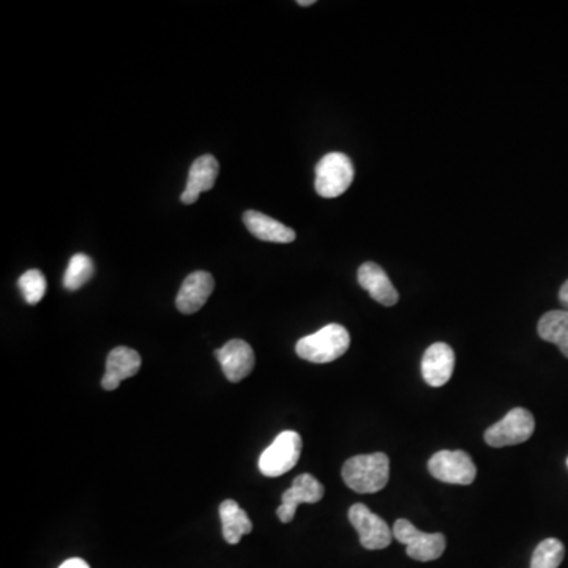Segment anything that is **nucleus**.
Returning a JSON list of instances; mask_svg holds the SVG:
<instances>
[{
	"mask_svg": "<svg viewBox=\"0 0 568 568\" xmlns=\"http://www.w3.org/2000/svg\"><path fill=\"white\" fill-rule=\"evenodd\" d=\"M324 485L311 474H302L294 479L291 488L281 496V505L277 509L281 523H291L296 510L302 504H316L324 497Z\"/></svg>",
	"mask_w": 568,
	"mask_h": 568,
	"instance_id": "1a4fd4ad",
	"label": "nucleus"
},
{
	"mask_svg": "<svg viewBox=\"0 0 568 568\" xmlns=\"http://www.w3.org/2000/svg\"><path fill=\"white\" fill-rule=\"evenodd\" d=\"M351 346V335L340 324H329L318 332L299 340L296 346L300 359L311 363H330L340 359Z\"/></svg>",
	"mask_w": 568,
	"mask_h": 568,
	"instance_id": "f03ea898",
	"label": "nucleus"
},
{
	"mask_svg": "<svg viewBox=\"0 0 568 568\" xmlns=\"http://www.w3.org/2000/svg\"><path fill=\"white\" fill-rule=\"evenodd\" d=\"M220 518L223 524V537L229 545H237L243 535L253 531V523L248 518L247 512L240 509L236 501L221 502Z\"/></svg>",
	"mask_w": 568,
	"mask_h": 568,
	"instance_id": "f3484780",
	"label": "nucleus"
},
{
	"mask_svg": "<svg viewBox=\"0 0 568 568\" xmlns=\"http://www.w3.org/2000/svg\"><path fill=\"white\" fill-rule=\"evenodd\" d=\"M564 556L565 548L561 540H543L532 554L531 568H559Z\"/></svg>",
	"mask_w": 568,
	"mask_h": 568,
	"instance_id": "aec40b11",
	"label": "nucleus"
},
{
	"mask_svg": "<svg viewBox=\"0 0 568 568\" xmlns=\"http://www.w3.org/2000/svg\"><path fill=\"white\" fill-rule=\"evenodd\" d=\"M567 466H568V458H567Z\"/></svg>",
	"mask_w": 568,
	"mask_h": 568,
	"instance_id": "393cba45",
	"label": "nucleus"
},
{
	"mask_svg": "<svg viewBox=\"0 0 568 568\" xmlns=\"http://www.w3.org/2000/svg\"><path fill=\"white\" fill-rule=\"evenodd\" d=\"M534 431V415L527 409L515 408L501 422L494 423L485 431V442L494 449H501L529 441Z\"/></svg>",
	"mask_w": 568,
	"mask_h": 568,
	"instance_id": "423d86ee",
	"label": "nucleus"
},
{
	"mask_svg": "<svg viewBox=\"0 0 568 568\" xmlns=\"http://www.w3.org/2000/svg\"><path fill=\"white\" fill-rule=\"evenodd\" d=\"M357 280L360 286L370 294L371 299L381 303L384 307H393L400 299L387 273L376 262L362 264L357 272Z\"/></svg>",
	"mask_w": 568,
	"mask_h": 568,
	"instance_id": "2eb2a0df",
	"label": "nucleus"
},
{
	"mask_svg": "<svg viewBox=\"0 0 568 568\" xmlns=\"http://www.w3.org/2000/svg\"><path fill=\"white\" fill-rule=\"evenodd\" d=\"M243 223L256 239L264 240V242L291 243L296 240L294 229L256 210L243 213Z\"/></svg>",
	"mask_w": 568,
	"mask_h": 568,
	"instance_id": "dca6fc26",
	"label": "nucleus"
},
{
	"mask_svg": "<svg viewBox=\"0 0 568 568\" xmlns=\"http://www.w3.org/2000/svg\"><path fill=\"white\" fill-rule=\"evenodd\" d=\"M220 174V165L213 155L196 158L188 172L187 188L180 196V201L190 206L198 201L204 191L212 190Z\"/></svg>",
	"mask_w": 568,
	"mask_h": 568,
	"instance_id": "4468645a",
	"label": "nucleus"
},
{
	"mask_svg": "<svg viewBox=\"0 0 568 568\" xmlns=\"http://www.w3.org/2000/svg\"><path fill=\"white\" fill-rule=\"evenodd\" d=\"M297 4H299L300 7H311V5H314V0H299Z\"/></svg>",
	"mask_w": 568,
	"mask_h": 568,
	"instance_id": "b1692460",
	"label": "nucleus"
},
{
	"mask_svg": "<svg viewBox=\"0 0 568 568\" xmlns=\"http://www.w3.org/2000/svg\"><path fill=\"white\" fill-rule=\"evenodd\" d=\"M343 480L355 493H379L389 483L390 460L385 453L352 456L343 466Z\"/></svg>",
	"mask_w": 568,
	"mask_h": 568,
	"instance_id": "f257e3e1",
	"label": "nucleus"
},
{
	"mask_svg": "<svg viewBox=\"0 0 568 568\" xmlns=\"http://www.w3.org/2000/svg\"><path fill=\"white\" fill-rule=\"evenodd\" d=\"M349 521L359 534L363 548L370 551L384 550L392 543L393 529L381 516L371 512L365 504H354L349 509Z\"/></svg>",
	"mask_w": 568,
	"mask_h": 568,
	"instance_id": "6e6552de",
	"label": "nucleus"
},
{
	"mask_svg": "<svg viewBox=\"0 0 568 568\" xmlns=\"http://www.w3.org/2000/svg\"><path fill=\"white\" fill-rule=\"evenodd\" d=\"M354 180V166L348 155L332 152L316 165L314 188L322 198H338L348 191Z\"/></svg>",
	"mask_w": 568,
	"mask_h": 568,
	"instance_id": "7ed1b4c3",
	"label": "nucleus"
},
{
	"mask_svg": "<svg viewBox=\"0 0 568 568\" xmlns=\"http://www.w3.org/2000/svg\"><path fill=\"white\" fill-rule=\"evenodd\" d=\"M94 261L84 253H78L68 262L64 275V286L68 291H78L94 277Z\"/></svg>",
	"mask_w": 568,
	"mask_h": 568,
	"instance_id": "6ab92c4d",
	"label": "nucleus"
},
{
	"mask_svg": "<svg viewBox=\"0 0 568 568\" xmlns=\"http://www.w3.org/2000/svg\"><path fill=\"white\" fill-rule=\"evenodd\" d=\"M428 471L434 479L452 485H471L477 477V468L469 453L463 450H442L428 461Z\"/></svg>",
	"mask_w": 568,
	"mask_h": 568,
	"instance_id": "0eeeda50",
	"label": "nucleus"
},
{
	"mask_svg": "<svg viewBox=\"0 0 568 568\" xmlns=\"http://www.w3.org/2000/svg\"><path fill=\"white\" fill-rule=\"evenodd\" d=\"M19 289L23 291L24 299L29 305H35L45 297L46 278L40 270H27L18 281Z\"/></svg>",
	"mask_w": 568,
	"mask_h": 568,
	"instance_id": "412c9836",
	"label": "nucleus"
},
{
	"mask_svg": "<svg viewBox=\"0 0 568 568\" xmlns=\"http://www.w3.org/2000/svg\"><path fill=\"white\" fill-rule=\"evenodd\" d=\"M559 300H561L562 307L568 311V280L562 284L561 291H559Z\"/></svg>",
	"mask_w": 568,
	"mask_h": 568,
	"instance_id": "5701e85b",
	"label": "nucleus"
},
{
	"mask_svg": "<svg viewBox=\"0 0 568 568\" xmlns=\"http://www.w3.org/2000/svg\"><path fill=\"white\" fill-rule=\"evenodd\" d=\"M393 539L406 545L408 556L419 562L436 561L447 545L444 534H426L408 520H397L393 524Z\"/></svg>",
	"mask_w": 568,
	"mask_h": 568,
	"instance_id": "39448f33",
	"label": "nucleus"
},
{
	"mask_svg": "<svg viewBox=\"0 0 568 568\" xmlns=\"http://www.w3.org/2000/svg\"><path fill=\"white\" fill-rule=\"evenodd\" d=\"M302 453V438L296 431H283L277 439L262 452L259 471L266 477H280L296 468Z\"/></svg>",
	"mask_w": 568,
	"mask_h": 568,
	"instance_id": "20e7f679",
	"label": "nucleus"
},
{
	"mask_svg": "<svg viewBox=\"0 0 568 568\" xmlns=\"http://www.w3.org/2000/svg\"><path fill=\"white\" fill-rule=\"evenodd\" d=\"M539 337L543 341L556 344L568 359V311L554 310L543 314L539 321Z\"/></svg>",
	"mask_w": 568,
	"mask_h": 568,
	"instance_id": "a211bd4d",
	"label": "nucleus"
},
{
	"mask_svg": "<svg viewBox=\"0 0 568 568\" xmlns=\"http://www.w3.org/2000/svg\"><path fill=\"white\" fill-rule=\"evenodd\" d=\"M141 370V355L135 349L119 346L109 352L106 359V373L101 379V387L108 390H116L120 382L133 378Z\"/></svg>",
	"mask_w": 568,
	"mask_h": 568,
	"instance_id": "ddd939ff",
	"label": "nucleus"
},
{
	"mask_svg": "<svg viewBox=\"0 0 568 568\" xmlns=\"http://www.w3.org/2000/svg\"><path fill=\"white\" fill-rule=\"evenodd\" d=\"M215 288V280L209 272L198 270L185 278L177 294L176 307L182 314H195L206 305Z\"/></svg>",
	"mask_w": 568,
	"mask_h": 568,
	"instance_id": "9b49d317",
	"label": "nucleus"
},
{
	"mask_svg": "<svg viewBox=\"0 0 568 568\" xmlns=\"http://www.w3.org/2000/svg\"><path fill=\"white\" fill-rule=\"evenodd\" d=\"M59 568H90L89 564L79 557H73V559H68L64 564L60 565Z\"/></svg>",
	"mask_w": 568,
	"mask_h": 568,
	"instance_id": "4be33fe9",
	"label": "nucleus"
},
{
	"mask_svg": "<svg viewBox=\"0 0 568 568\" xmlns=\"http://www.w3.org/2000/svg\"><path fill=\"white\" fill-rule=\"evenodd\" d=\"M215 357L229 382L243 381L255 368V352L247 341H228L223 348L215 351Z\"/></svg>",
	"mask_w": 568,
	"mask_h": 568,
	"instance_id": "9d476101",
	"label": "nucleus"
},
{
	"mask_svg": "<svg viewBox=\"0 0 568 568\" xmlns=\"http://www.w3.org/2000/svg\"><path fill=\"white\" fill-rule=\"evenodd\" d=\"M455 352L449 344L434 343L426 349L422 360V376L431 387H442L452 379Z\"/></svg>",
	"mask_w": 568,
	"mask_h": 568,
	"instance_id": "f8f14e48",
	"label": "nucleus"
}]
</instances>
